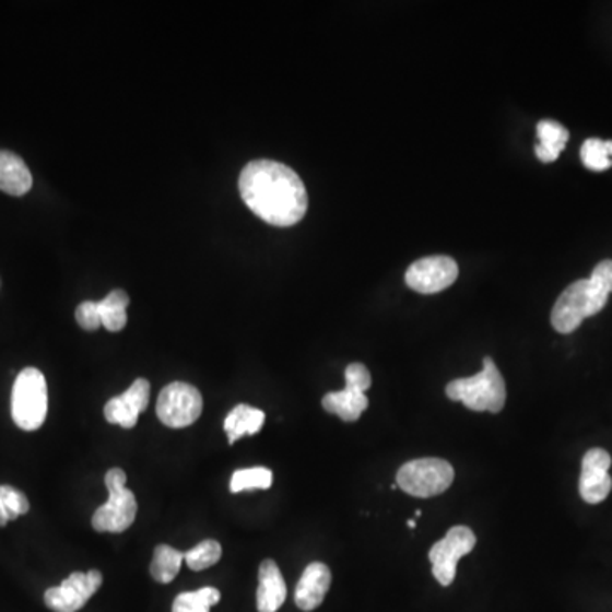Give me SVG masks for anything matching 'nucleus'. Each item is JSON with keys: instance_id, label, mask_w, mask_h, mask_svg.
Here are the masks:
<instances>
[{"instance_id": "obj_1", "label": "nucleus", "mask_w": 612, "mask_h": 612, "mask_svg": "<svg viewBox=\"0 0 612 612\" xmlns=\"http://www.w3.org/2000/svg\"><path fill=\"white\" fill-rule=\"evenodd\" d=\"M238 188L244 203L269 225H296L308 210L305 184L280 162L262 158L245 165Z\"/></svg>"}, {"instance_id": "obj_2", "label": "nucleus", "mask_w": 612, "mask_h": 612, "mask_svg": "<svg viewBox=\"0 0 612 612\" xmlns=\"http://www.w3.org/2000/svg\"><path fill=\"white\" fill-rule=\"evenodd\" d=\"M612 293V260H602L589 280H578L563 291L551 310V326L556 332L572 333L586 318L604 308Z\"/></svg>"}, {"instance_id": "obj_3", "label": "nucleus", "mask_w": 612, "mask_h": 612, "mask_svg": "<svg viewBox=\"0 0 612 612\" xmlns=\"http://www.w3.org/2000/svg\"><path fill=\"white\" fill-rule=\"evenodd\" d=\"M446 395L473 412L498 413L504 409L507 400L504 376L498 372L492 357L483 360V369L479 375L449 382Z\"/></svg>"}, {"instance_id": "obj_4", "label": "nucleus", "mask_w": 612, "mask_h": 612, "mask_svg": "<svg viewBox=\"0 0 612 612\" xmlns=\"http://www.w3.org/2000/svg\"><path fill=\"white\" fill-rule=\"evenodd\" d=\"M12 421L23 431H38L48 413V385L36 367H26L15 378L11 398Z\"/></svg>"}, {"instance_id": "obj_5", "label": "nucleus", "mask_w": 612, "mask_h": 612, "mask_svg": "<svg viewBox=\"0 0 612 612\" xmlns=\"http://www.w3.org/2000/svg\"><path fill=\"white\" fill-rule=\"evenodd\" d=\"M109 498L92 516V528L97 532H125L137 519L138 504L133 492L127 489V473L121 468L107 471Z\"/></svg>"}, {"instance_id": "obj_6", "label": "nucleus", "mask_w": 612, "mask_h": 612, "mask_svg": "<svg viewBox=\"0 0 612 612\" xmlns=\"http://www.w3.org/2000/svg\"><path fill=\"white\" fill-rule=\"evenodd\" d=\"M455 480V470L446 459L421 458L403 464L397 473V486L412 497H436Z\"/></svg>"}, {"instance_id": "obj_7", "label": "nucleus", "mask_w": 612, "mask_h": 612, "mask_svg": "<svg viewBox=\"0 0 612 612\" xmlns=\"http://www.w3.org/2000/svg\"><path fill=\"white\" fill-rule=\"evenodd\" d=\"M203 412V397L189 382H170L158 395L157 417L170 428H184L195 424Z\"/></svg>"}, {"instance_id": "obj_8", "label": "nucleus", "mask_w": 612, "mask_h": 612, "mask_svg": "<svg viewBox=\"0 0 612 612\" xmlns=\"http://www.w3.org/2000/svg\"><path fill=\"white\" fill-rule=\"evenodd\" d=\"M476 544V536L467 526H455L449 529L439 543L428 551V560L433 563V575L440 586L449 587L456 578L458 562L468 555Z\"/></svg>"}, {"instance_id": "obj_9", "label": "nucleus", "mask_w": 612, "mask_h": 612, "mask_svg": "<svg viewBox=\"0 0 612 612\" xmlns=\"http://www.w3.org/2000/svg\"><path fill=\"white\" fill-rule=\"evenodd\" d=\"M103 580L99 570L73 572L70 577L61 581L60 586L46 590V608L54 612L81 611L91 601V597L101 589Z\"/></svg>"}, {"instance_id": "obj_10", "label": "nucleus", "mask_w": 612, "mask_h": 612, "mask_svg": "<svg viewBox=\"0 0 612 612\" xmlns=\"http://www.w3.org/2000/svg\"><path fill=\"white\" fill-rule=\"evenodd\" d=\"M458 274V264L452 257L431 256L415 260L407 269L405 283L421 295H436L455 284Z\"/></svg>"}, {"instance_id": "obj_11", "label": "nucleus", "mask_w": 612, "mask_h": 612, "mask_svg": "<svg viewBox=\"0 0 612 612\" xmlns=\"http://www.w3.org/2000/svg\"><path fill=\"white\" fill-rule=\"evenodd\" d=\"M611 463V455L601 448L590 449L581 459L578 492L587 504H601L611 494L612 479L609 474Z\"/></svg>"}, {"instance_id": "obj_12", "label": "nucleus", "mask_w": 612, "mask_h": 612, "mask_svg": "<svg viewBox=\"0 0 612 612\" xmlns=\"http://www.w3.org/2000/svg\"><path fill=\"white\" fill-rule=\"evenodd\" d=\"M150 382L145 378L134 379L133 385L119 397L111 398L104 407V417L109 424L133 428L140 413L149 409Z\"/></svg>"}, {"instance_id": "obj_13", "label": "nucleus", "mask_w": 612, "mask_h": 612, "mask_svg": "<svg viewBox=\"0 0 612 612\" xmlns=\"http://www.w3.org/2000/svg\"><path fill=\"white\" fill-rule=\"evenodd\" d=\"M332 584V574L326 563L315 562L306 566L295 590V604L302 611H315L326 599Z\"/></svg>"}, {"instance_id": "obj_14", "label": "nucleus", "mask_w": 612, "mask_h": 612, "mask_svg": "<svg viewBox=\"0 0 612 612\" xmlns=\"http://www.w3.org/2000/svg\"><path fill=\"white\" fill-rule=\"evenodd\" d=\"M287 589L283 574L274 560H264L259 566L257 611L278 612L286 601Z\"/></svg>"}, {"instance_id": "obj_15", "label": "nucleus", "mask_w": 612, "mask_h": 612, "mask_svg": "<svg viewBox=\"0 0 612 612\" xmlns=\"http://www.w3.org/2000/svg\"><path fill=\"white\" fill-rule=\"evenodd\" d=\"M33 186L30 168L23 158L8 150H0V191L11 196H23Z\"/></svg>"}, {"instance_id": "obj_16", "label": "nucleus", "mask_w": 612, "mask_h": 612, "mask_svg": "<svg viewBox=\"0 0 612 612\" xmlns=\"http://www.w3.org/2000/svg\"><path fill=\"white\" fill-rule=\"evenodd\" d=\"M536 133H538V143H536L534 152L544 164L555 162L560 157V153L565 150L568 138H570V133L563 125L551 121V119H543V121L538 122Z\"/></svg>"}, {"instance_id": "obj_17", "label": "nucleus", "mask_w": 612, "mask_h": 612, "mask_svg": "<svg viewBox=\"0 0 612 612\" xmlns=\"http://www.w3.org/2000/svg\"><path fill=\"white\" fill-rule=\"evenodd\" d=\"M264 422L266 413L262 410L254 409L247 403H240L226 415L223 427H225L226 436H228V443L235 444L244 436H254V434L259 433Z\"/></svg>"}, {"instance_id": "obj_18", "label": "nucleus", "mask_w": 612, "mask_h": 612, "mask_svg": "<svg viewBox=\"0 0 612 612\" xmlns=\"http://www.w3.org/2000/svg\"><path fill=\"white\" fill-rule=\"evenodd\" d=\"M321 407L344 422H356L360 421L361 413L369 407V400L363 391L344 388L327 393L321 400Z\"/></svg>"}, {"instance_id": "obj_19", "label": "nucleus", "mask_w": 612, "mask_h": 612, "mask_svg": "<svg viewBox=\"0 0 612 612\" xmlns=\"http://www.w3.org/2000/svg\"><path fill=\"white\" fill-rule=\"evenodd\" d=\"M184 562V553L168 544H158L153 551V560L150 563V575L158 584H170L179 574Z\"/></svg>"}, {"instance_id": "obj_20", "label": "nucleus", "mask_w": 612, "mask_h": 612, "mask_svg": "<svg viewBox=\"0 0 612 612\" xmlns=\"http://www.w3.org/2000/svg\"><path fill=\"white\" fill-rule=\"evenodd\" d=\"M130 305V296L121 290H115L99 302L101 320L103 327L109 332H119L127 327V308Z\"/></svg>"}, {"instance_id": "obj_21", "label": "nucleus", "mask_w": 612, "mask_h": 612, "mask_svg": "<svg viewBox=\"0 0 612 612\" xmlns=\"http://www.w3.org/2000/svg\"><path fill=\"white\" fill-rule=\"evenodd\" d=\"M222 593L214 587H203L195 592H183L174 599L173 612H210L219 604Z\"/></svg>"}, {"instance_id": "obj_22", "label": "nucleus", "mask_w": 612, "mask_h": 612, "mask_svg": "<svg viewBox=\"0 0 612 612\" xmlns=\"http://www.w3.org/2000/svg\"><path fill=\"white\" fill-rule=\"evenodd\" d=\"M272 471L269 468L256 467L244 468L237 470L229 480V492L232 494H240V492H249V490H268L271 489Z\"/></svg>"}, {"instance_id": "obj_23", "label": "nucleus", "mask_w": 612, "mask_h": 612, "mask_svg": "<svg viewBox=\"0 0 612 612\" xmlns=\"http://www.w3.org/2000/svg\"><path fill=\"white\" fill-rule=\"evenodd\" d=\"M581 162L593 173H604L612 167V140L602 142L599 138H589L580 150Z\"/></svg>"}, {"instance_id": "obj_24", "label": "nucleus", "mask_w": 612, "mask_h": 612, "mask_svg": "<svg viewBox=\"0 0 612 612\" xmlns=\"http://www.w3.org/2000/svg\"><path fill=\"white\" fill-rule=\"evenodd\" d=\"M27 510H30V501L21 490L11 485H0V528L24 516Z\"/></svg>"}, {"instance_id": "obj_25", "label": "nucleus", "mask_w": 612, "mask_h": 612, "mask_svg": "<svg viewBox=\"0 0 612 612\" xmlns=\"http://www.w3.org/2000/svg\"><path fill=\"white\" fill-rule=\"evenodd\" d=\"M222 558V544L207 540L184 553V562L195 572L207 570Z\"/></svg>"}, {"instance_id": "obj_26", "label": "nucleus", "mask_w": 612, "mask_h": 612, "mask_svg": "<svg viewBox=\"0 0 612 612\" xmlns=\"http://www.w3.org/2000/svg\"><path fill=\"white\" fill-rule=\"evenodd\" d=\"M369 387H372V373L367 372L364 364L352 363L345 367V388L366 393Z\"/></svg>"}, {"instance_id": "obj_27", "label": "nucleus", "mask_w": 612, "mask_h": 612, "mask_svg": "<svg viewBox=\"0 0 612 612\" xmlns=\"http://www.w3.org/2000/svg\"><path fill=\"white\" fill-rule=\"evenodd\" d=\"M76 323L84 330L99 329L103 326V320H101L99 302H84L76 306L75 311Z\"/></svg>"}, {"instance_id": "obj_28", "label": "nucleus", "mask_w": 612, "mask_h": 612, "mask_svg": "<svg viewBox=\"0 0 612 612\" xmlns=\"http://www.w3.org/2000/svg\"><path fill=\"white\" fill-rule=\"evenodd\" d=\"M407 526H409L410 529H415V519L409 520V522H407Z\"/></svg>"}, {"instance_id": "obj_29", "label": "nucleus", "mask_w": 612, "mask_h": 612, "mask_svg": "<svg viewBox=\"0 0 612 612\" xmlns=\"http://www.w3.org/2000/svg\"><path fill=\"white\" fill-rule=\"evenodd\" d=\"M421 516H422L421 510H415V519H417V517H421Z\"/></svg>"}]
</instances>
